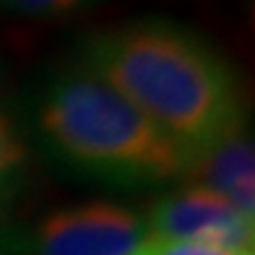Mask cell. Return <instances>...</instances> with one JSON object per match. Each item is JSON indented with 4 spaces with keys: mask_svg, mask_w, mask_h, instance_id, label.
<instances>
[{
    "mask_svg": "<svg viewBox=\"0 0 255 255\" xmlns=\"http://www.w3.org/2000/svg\"><path fill=\"white\" fill-rule=\"evenodd\" d=\"M84 65L133 102L190 161L245 128L229 63L180 24L146 18L102 31L86 42Z\"/></svg>",
    "mask_w": 255,
    "mask_h": 255,
    "instance_id": "cell-1",
    "label": "cell"
},
{
    "mask_svg": "<svg viewBox=\"0 0 255 255\" xmlns=\"http://www.w3.org/2000/svg\"><path fill=\"white\" fill-rule=\"evenodd\" d=\"M39 133L81 172L118 185L185 180L190 156L86 65L63 71L39 102Z\"/></svg>",
    "mask_w": 255,
    "mask_h": 255,
    "instance_id": "cell-2",
    "label": "cell"
},
{
    "mask_svg": "<svg viewBox=\"0 0 255 255\" xmlns=\"http://www.w3.org/2000/svg\"><path fill=\"white\" fill-rule=\"evenodd\" d=\"M146 237L143 216L91 201L47 214L18 245L29 255H133Z\"/></svg>",
    "mask_w": 255,
    "mask_h": 255,
    "instance_id": "cell-3",
    "label": "cell"
},
{
    "mask_svg": "<svg viewBox=\"0 0 255 255\" xmlns=\"http://www.w3.org/2000/svg\"><path fill=\"white\" fill-rule=\"evenodd\" d=\"M143 224L148 237L161 240L198 242L235 253H253L255 245V219L198 185L156 198L148 206Z\"/></svg>",
    "mask_w": 255,
    "mask_h": 255,
    "instance_id": "cell-4",
    "label": "cell"
},
{
    "mask_svg": "<svg viewBox=\"0 0 255 255\" xmlns=\"http://www.w3.org/2000/svg\"><path fill=\"white\" fill-rule=\"evenodd\" d=\"M185 180L214 190L232 206H237L242 214L255 219V154L245 128L195 156Z\"/></svg>",
    "mask_w": 255,
    "mask_h": 255,
    "instance_id": "cell-5",
    "label": "cell"
},
{
    "mask_svg": "<svg viewBox=\"0 0 255 255\" xmlns=\"http://www.w3.org/2000/svg\"><path fill=\"white\" fill-rule=\"evenodd\" d=\"M29 161V148L10 115L0 112V208L16 195Z\"/></svg>",
    "mask_w": 255,
    "mask_h": 255,
    "instance_id": "cell-6",
    "label": "cell"
},
{
    "mask_svg": "<svg viewBox=\"0 0 255 255\" xmlns=\"http://www.w3.org/2000/svg\"><path fill=\"white\" fill-rule=\"evenodd\" d=\"M133 255H253V253H235V250L198 245V242H182V240L146 237Z\"/></svg>",
    "mask_w": 255,
    "mask_h": 255,
    "instance_id": "cell-7",
    "label": "cell"
},
{
    "mask_svg": "<svg viewBox=\"0 0 255 255\" xmlns=\"http://www.w3.org/2000/svg\"><path fill=\"white\" fill-rule=\"evenodd\" d=\"M10 8L24 10V13H37V16H52V13H65L81 5L84 0H3Z\"/></svg>",
    "mask_w": 255,
    "mask_h": 255,
    "instance_id": "cell-8",
    "label": "cell"
}]
</instances>
